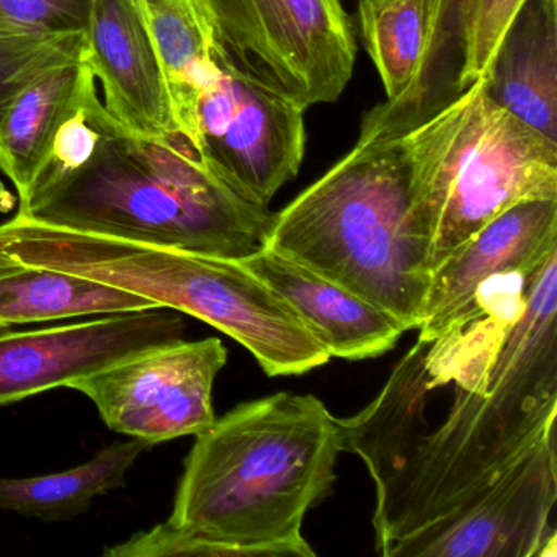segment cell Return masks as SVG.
Here are the masks:
<instances>
[{
    "label": "cell",
    "instance_id": "1",
    "mask_svg": "<svg viewBox=\"0 0 557 557\" xmlns=\"http://www.w3.org/2000/svg\"><path fill=\"white\" fill-rule=\"evenodd\" d=\"M337 419L367 466L384 557H556L557 253L485 283Z\"/></svg>",
    "mask_w": 557,
    "mask_h": 557
},
{
    "label": "cell",
    "instance_id": "2",
    "mask_svg": "<svg viewBox=\"0 0 557 557\" xmlns=\"http://www.w3.org/2000/svg\"><path fill=\"white\" fill-rule=\"evenodd\" d=\"M195 438L171 518L116 544V556H315L302 521L331 494L344 453L322 400L243 403Z\"/></svg>",
    "mask_w": 557,
    "mask_h": 557
},
{
    "label": "cell",
    "instance_id": "3",
    "mask_svg": "<svg viewBox=\"0 0 557 557\" xmlns=\"http://www.w3.org/2000/svg\"><path fill=\"white\" fill-rule=\"evenodd\" d=\"M18 216L220 259L262 250L275 213L221 181L194 146L139 138L115 123L76 171L18 198Z\"/></svg>",
    "mask_w": 557,
    "mask_h": 557
},
{
    "label": "cell",
    "instance_id": "4",
    "mask_svg": "<svg viewBox=\"0 0 557 557\" xmlns=\"http://www.w3.org/2000/svg\"><path fill=\"white\" fill-rule=\"evenodd\" d=\"M0 260L86 276L213 325L267 376H298L331 360L289 306L240 260L50 226L0 224Z\"/></svg>",
    "mask_w": 557,
    "mask_h": 557
},
{
    "label": "cell",
    "instance_id": "5",
    "mask_svg": "<svg viewBox=\"0 0 557 557\" xmlns=\"http://www.w3.org/2000/svg\"><path fill=\"white\" fill-rule=\"evenodd\" d=\"M400 135L360 133L355 148L275 213L267 246L419 329L429 250L410 214Z\"/></svg>",
    "mask_w": 557,
    "mask_h": 557
},
{
    "label": "cell",
    "instance_id": "6",
    "mask_svg": "<svg viewBox=\"0 0 557 557\" xmlns=\"http://www.w3.org/2000/svg\"><path fill=\"white\" fill-rule=\"evenodd\" d=\"M399 138L430 272L508 208L557 200V143L497 106L484 77Z\"/></svg>",
    "mask_w": 557,
    "mask_h": 557
},
{
    "label": "cell",
    "instance_id": "7",
    "mask_svg": "<svg viewBox=\"0 0 557 557\" xmlns=\"http://www.w3.org/2000/svg\"><path fill=\"white\" fill-rule=\"evenodd\" d=\"M191 146L246 200L269 207L298 175L306 110L237 57L214 32L190 76Z\"/></svg>",
    "mask_w": 557,
    "mask_h": 557
},
{
    "label": "cell",
    "instance_id": "8",
    "mask_svg": "<svg viewBox=\"0 0 557 557\" xmlns=\"http://www.w3.org/2000/svg\"><path fill=\"white\" fill-rule=\"evenodd\" d=\"M221 40L302 109L334 103L354 76L342 0H201Z\"/></svg>",
    "mask_w": 557,
    "mask_h": 557
},
{
    "label": "cell",
    "instance_id": "9",
    "mask_svg": "<svg viewBox=\"0 0 557 557\" xmlns=\"http://www.w3.org/2000/svg\"><path fill=\"white\" fill-rule=\"evenodd\" d=\"M458 0H358L361 37L386 103L361 133L400 135L456 96Z\"/></svg>",
    "mask_w": 557,
    "mask_h": 557
},
{
    "label": "cell",
    "instance_id": "10",
    "mask_svg": "<svg viewBox=\"0 0 557 557\" xmlns=\"http://www.w3.org/2000/svg\"><path fill=\"white\" fill-rule=\"evenodd\" d=\"M226 363L227 350L220 338H182L67 387L86 394L113 432L154 446L198 435L214 422V381Z\"/></svg>",
    "mask_w": 557,
    "mask_h": 557
},
{
    "label": "cell",
    "instance_id": "11",
    "mask_svg": "<svg viewBox=\"0 0 557 557\" xmlns=\"http://www.w3.org/2000/svg\"><path fill=\"white\" fill-rule=\"evenodd\" d=\"M181 314L159 309L0 334V406L18 403L184 338Z\"/></svg>",
    "mask_w": 557,
    "mask_h": 557
},
{
    "label": "cell",
    "instance_id": "12",
    "mask_svg": "<svg viewBox=\"0 0 557 557\" xmlns=\"http://www.w3.org/2000/svg\"><path fill=\"white\" fill-rule=\"evenodd\" d=\"M557 253V200L523 201L469 237L430 276L419 337L461 321L484 283L533 272Z\"/></svg>",
    "mask_w": 557,
    "mask_h": 557
},
{
    "label": "cell",
    "instance_id": "13",
    "mask_svg": "<svg viewBox=\"0 0 557 557\" xmlns=\"http://www.w3.org/2000/svg\"><path fill=\"white\" fill-rule=\"evenodd\" d=\"M84 61L102 87L103 106L123 128L151 141L181 135L161 60L136 0H94Z\"/></svg>",
    "mask_w": 557,
    "mask_h": 557
},
{
    "label": "cell",
    "instance_id": "14",
    "mask_svg": "<svg viewBox=\"0 0 557 557\" xmlns=\"http://www.w3.org/2000/svg\"><path fill=\"white\" fill-rule=\"evenodd\" d=\"M240 262L289 306L331 358L380 357L407 332L380 306L269 247Z\"/></svg>",
    "mask_w": 557,
    "mask_h": 557
},
{
    "label": "cell",
    "instance_id": "15",
    "mask_svg": "<svg viewBox=\"0 0 557 557\" xmlns=\"http://www.w3.org/2000/svg\"><path fill=\"white\" fill-rule=\"evenodd\" d=\"M484 81L497 106L557 143V0H523Z\"/></svg>",
    "mask_w": 557,
    "mask_h": 557
},
{
    "label": "cell",
    "instance_id": "16",
    "mask_svg": "<svg viewBox=\"0 0 557 557\" xmlns=\"http://www.w3.org/2000/svg\"><path fill=\"white\" fill-rule=\"evenodd\" d=\"M84 50L54 58L28 74L0 106V171L27 191L83 76Z\"/></svg>",
    "mask_w": 557,
    "mask_h": 557
},
{
    "label": "cell",
    "instance_id": "17",
    "mask_svg": "<svg viewBox=\"0 0 557 557\" xmlns=\"http://www.w3.org/2000/svg\"><path fill=\"white\" fill-rule=\"evenodd\" d=\"M148 309L159 306L97 280L0 260V329Z\"/></svg>",
    "mask_w": 557,
    "mask_h": 557
},
{
    "label": "cell",
    "instance_id": "18",
    "mask_svg": "<svg viewBox=\"0 0 557 557\" xmlns=\"http://www.w3.org/2000/svg\"><path fill=\"white\" fill-rule=\"evenodd\" d=\"M152 445L145 440L116 442L90 461L66 471L35 478H0V510L41 521L71 520L86 513L94 500L125 487L136 459Z\"/></svg>",
    "mask_w": 557,
    "mask_h": 557
},
{
    "label": "cell",
    "instance_id": "19",
    "mask_svg": "<svg viewBox=\"0 0 557 557\" xmlns=\"http://www.w3.org/2000/svg\"><path fill=\"white\" fill-rule=\"evenodd\" d=\"M523 0H458L459 73L456 94L487 74L498 44Z\"/></svg>",
    "mask_w": 557,
    "mask_h": 557
},
{
    "label": "cell",
    "instance_id": "20",
    "mask_svg": "<svg viewBox=\"0 0 557 557\" xmlns=\"http://www.w3.org/2000/svg\"><path fill=\"white\" fill-rule=\"evenodd\" d=\"M84 47L86 34H34L0 22V106L28 74Z\"/></svg>",
    "mask_w": 557,
    "mask_h": 557
},
{
    "label": "cell",
    "instance_id": "21",
    "mask_svg": "<svg viewBox=\"0 0 557 557\" xmlns=\"http://www.w3.org/2000/svg\"><path fill=\"white\" fill-rule=\"evenodd\" d=\"M94 0H0V22L45 35H84Z\"/></svg>",
    "mask_w": 557,
    "mask_h": 557
}]
</instances>
